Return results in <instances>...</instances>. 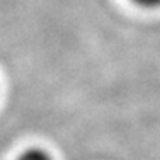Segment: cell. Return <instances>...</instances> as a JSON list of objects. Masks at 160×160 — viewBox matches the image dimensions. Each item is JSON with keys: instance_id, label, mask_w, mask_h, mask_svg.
<instances>
[{"instance_id": "obj_1", "label": "cell", "mask_w": 160, "mask_h": 160, "mask_svg": "<svg viewBox=\"0 0 160 160\" xmlns=\"http://www.w3.org/2000/svg\"><path fill=\"white\" fill-rule=\"evenodd\" d=\"M17 160H53V157L41 148H31V150H26Z\"/></svg>"}, {"instance_id": "obj_2", "label": "cell", "mask_w": 160, "mask_h": 160, "mask_svg": "<svg viewBox=\"0 0 160 160\" xmlns=\"http://www.w3.org/2000/svg\"><path fill=\"white\" fill-rule=\"evenodd\" d=\"M138 5L147 7V9H155V7H160V0H133Z\"/></svg>"}]
</instances>
